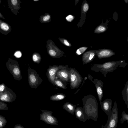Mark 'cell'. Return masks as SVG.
Segmentation results:
<instances>
[{"label": "cell", "mask_w": 128, "mask_h": 128, "mask_svg": "<svg viewBox=\"0 0 128 128\" xmlns=\"http://www.w3.org/2000/svg\"><path fill=\"white\" fill-rule=\"evenodd\" d=\"M42 113L40 114L41 120L48 124L58 125V122L56 118L52 116V111L41 110Z\"/></svg>", "instance_id": "7"}, {"label": "cell", "mask_w": 128, "mask_h": 128, "mask_svg": "<svg viewBox=\"0 0 128 128\" xmlns=\"http://www.w3.org/2000/svg\"><path fill=\"white\" fill-rule=\"evenodd\" d=\"M16 97V94L13 90L6 86L4 91L0 94V101L12 102L15 100Z\"/></svg>", "instance_id": "9"}, {"label": "cell", "mask_w": 128, "mask_h": 128, "mask_svg": "<svg viewBox=\"0 0 128 128\" xmlns=\"http://www.w3.org/2000/svg\"><path fill=\"white\" fill-rule=\"evenodd\" d=\"M66 20L69 22H71L74 19V16L72 15H70L67 16L66 18Z\"/></svg>", "instance_id": "31"}, {"label": "cell", "mask_w": 128, "mask_h": 128, "mask_svg": "<svg viewBox=\"0 0 128 128\" xmlns=\"http://www.w3.org/2000/svg\"><path fill=\"white\" fill-rule=\"evenodd\" d=\"M76 105L73 104L69 102H65L62 106V108L69 113L74 115Z\"/></svg>", "instance_id": "18"}, {"label": "cell", "mask_w": 128, "mask_h": 128, "mask_svg": "<svg viewBox=\"0 0 128 128\" xmlns=\"http://www.w3.org/2000/svg\"><path fill=\"white\" fill-rule=\"evenodd\" d=\"M66 97L65 94L63 93H58L51 96L50 99L53 101H58L64 99Z\"/></svg>", "instance_id": "20"}, {"label": "cell", "mask_w": 128, "mask_h": 128, "mask_svg": "<svg viewBox=\"0 0 128 128\" xmlns=\"http://www.w3.org/2000/svg\"><path fill=\"white\" fill-rule=\"evenodd\" d=\"M96 55V52L92 50L84 52L82 57V64L84 65L92 61Z\"/></svg>", "instance_id": "12"}, {"label": "cell", "mask_w": 128, "mask_h": 128, "mask_svg": "<svg viewBox=\"0 0 128 128\" xmlns=\"http://www.w3.org/2000/svg\"><path fill=\"white\" fill-rule=\"evenodd\" d=\"M68 67V65H60L57 66L54 65L53 66H50L48 68L46 75L49 81L53 85H55L54 81L56 78V74L59 70Z\"/></svg>", "instance_id": "8"}, {"label": "cell", "mask_w": 128, "mask_h": 128, "mask_svg": "<svg viewBox=\"0 0 128 128\" xmlns=\"http://www.w3.org/2000/svg\"><path fill=\"white\" fill-rule=\"evenodd\" d=\"M124 1H125V2L127 3H128V0H124Z\"/></svg>", "instance_id": "36"}, {"label": "cell", "mask_w": 128, "mask_h": 128, "mask_svg": "<svg viewBox=\"0 0 128 128\" xmlns=\"http://www.w3.org/2000/svg\"><path fill=\"white\" fill-rule=\"evenodd\" d=\"M69 70L70 88L72 90L77 88L81 84L83 78L75 68L70 67L69 68Z\"/></svg>", "instance_id": "5"}, {"label": "cell", "mask_w": 128, "mask_h": 128, "mask_svg": "<svg viewBox=\"0 0 128 128\" xmlns=\"http://www.w3.org/2000/svg\"><path fill=\"white\" fill-rule=\"evenodd\" d=\"M14 55L16 58H20L22 56L21 52L20 51L16 52L14 54Z\"/></svg>", "instance_id": "29"}, {"label": "cell", "mask_w": 128, "mask_h": 128, "mask_svg": "<svg viewBox=\"0 0 128 128\" xmlns=\"http://www.w3.org/2000/svg\"><path fill=\"white\" fill-rule=\"evenodd\" d=\"M96 55L99 59L109 58L115 54V53L111 50L102 49L96 51Z\"/></svg>", "instance_id": "15"}, {"label": "cell", "mask_w": 128, "mask_h": 128, "mask_svg": "<svg viewBox=\"0 0 128 128\" xmlns=\"http://www.w3.org/2000/svg\"><path fill=\"white\" fill-rule=\"evenodd\" d=\"M74 113L76 118L81 121L85 122L87 119L83 108L77 107L75 109Z\"/></svg>", "instance_id": "16"}, {"label": "cell", "mask_w": 128, "mask_h": 128, "mask_svg": "<svg viewBox=\"0 0 128 128\" xmlns=\"http://www.w3.org/2000/svg\"><path fill=\"white\" fill-rule=\"evenodd\" d=\"M108 119L106 124L102 125L101 128H116L118 120V113L117 103L115 102L112 111L108 116Z\"/></svg>", "instance_id": "4"}, {"label": "cell", "mask_w": 128, "mask_h": 128, "mask_svg": "<svg viewBox=\"0 0 128 128\" xmlns=\"http://www.w3.org/2000/svg\"><path fill=\"white\" fill-rule=\"evenodd\" d=\"M6 64L8 70L12 74L14 80L20 81L22 79L20 68L17 61L9 58Z\"/></svg>", "instance_id": "3"}, {"label": "cell", "mask_w": 128, "mask_h": 128, "mask_svg": "<svg viewBox=\"0 0 128 128\" xmlns=\"http://www.w3.org/2000/svg\"><path fill=\"white\" fill-rule=\"evenodd\" d=\"M14 128H24L20 124H17L14 126Z\"/></svg>", "instance_id": "33"}, {"label": "cell", "mask_w": 128, "mask_h": 128, "mask_svg": "<svg viewBox=\"0 0 128 128\" xmlns=\"http://www.w3.org/2000/svg\"><path fill=\"white\" fill-rule=\"evenodd\" d=\"M112 100L111 99L106 98L102 103L101 108L108 116L112 110Z\"/></svg>", "instance_id": "14"}, {"label": "cell", "mask_w": 128, "mask_h": 128, "mask_svg": "<svg viewBox=\"0 0 128 128\" xmlns=\"http://www.w3.org/2000/svg\"><path fill=\"white\" fill-rule=\"evenodd\" d=\"M88 79L90 80L95 85L101 107L102 101L103 96L102 88L104 83L101 80L97 79H94V80H93L92 77L91 75L88 74Z\"/></svg>", "instance_id": "10"}, {"label": "cell", "mask_w": 128, "mask_h": 128, "mask_svg": "<svg viewBox=\"0 0 128 128\" xmlns=\"http://www.w3.org/2000/svg\"><path fill=\"white\" fill-rule=\"evenodd\" d=\"M88 48L86 47H82L78 49L76 51V54L78 55H80L83 53Z\"/></svg>", "instance_id": "26"}, {"label": "cell", "mask_w": 128, "mask_h": 128, "mask_svg": "<svg viewBox=\"0 0 128 128\" xmlns=\"http://www.w3.org/2000/svg\"><path fill=\"white\" fill-rule=\"evenodd\" d=\"M8 8H10L11 12L16 15H17L18 12V10L20 8V0H8Z\"/></svg>", "instance_id": "13"}, {"label": "cell", "mask_w": 128, "mask_h": 128, "mask_svg": "<svg viewBox=\"0 0 128 128\" xmlns=\"http://www.w3.org/2000/svg\"><path fill=\"white\" fill-rule=\"evenodd\" d=\"M12 29L10 26L0 19V32L2 34L6 35L10 32Z\"/></svg>", "instance_id": "17"}, {"label": "cell", "mask_w": 128, "mask_h": 128, "mask_svg": "<svg viewBox=\"0 0 128 128\" xmlns=\"http://www.w3.org/2000/svg\"><path fill=\"white\" fill-rule=\"evenodd\" d=\"M64 44L67 46H69L70 44L68 41L66 40H64Z\"/></svg>", "instance_id": "34"}, {"label": "cell", "mask_w": 128, "mask_h": 128, "mask_svg": "<svg viewBox=\"0 0 128 128\" xmlns=\"http://www.w3.org/2000/svg\"><path fill=\"white\" fill-rule=\"evenodd\" d=\"M32 59L33 61L35 63L38 64H39L41 60L40 56L37 53H35L33 54Z\"/></svg>", "instance_id": "22"}, {"label": "cell", "mask_w": 128, "mask_h": 128, "mask_svg": "<svg viewBox=\"0 0 128 128\" xmlns=\"http://www.w3.org/2000/svg\"><path fill=\"white\" fill-rule=\"evenodd\" d=\"M128 63L124 60L110 61L103 64H94L92 65L90 70L96 72H100L104 76L106 77L107 74L113 72L118 67L124 68Z\"/></svg>", "instance_id": "2"}, {"label": "cell", "mask_w": 128, "mask_h": 128, "mask_svg": "<svg viewBox=\"0 0 128 128\" xmlns=\"http://www.w3.org/2000/svg\"><path fill=\"white\" fill-rule=\"evenodd\" d=\"M8 109L7 104L4 102L0 101V110H7Z\"/></svg>", "instance_id": "27"}, {"label": "cell", "mask_w": 128, "mask_h": 128, "mask_svg": "<svg viewBox=\"0 0 128 128\" xmlns=\"http://www.w3.org/2000/svg\"><path fill=\"white\" fill-rule=\"evenodd\" d=\"M122 94L123 99L127 107L128 108V81H127L125 86L122 90Z\"/></svg>", "instance_id": "19"}, {"label": "cell", "mask_w": 128, "mask_h": 128, "mask_svg": "<svg viewBox=\"0 0 128 128\" xmlns=\"http://www.w3.org/2000/svg\"><path fill=\"white\" fill-rule=\"evenodd\" d=\"M89 6L88 4L86 3H84L83 6V10L84 12H86L88 10Z\"/></svg>", "instance_id": "30"}, {"label": "cell", "mask_w": 128, "mask_h": 128, "mask_svg": "<svg viewBox=\"0 0 128 128\" xmlns=\"http://www.w3.org/2000/svg\"><path fill=\"white\" fill-rule=\"evenodd\" d=\"M122 118L120 120V122L122 124L124 121L126 120L128 123V114L125 112V111H123L122 114Z\"/></svg>", "instance_id": "23"}, {"label": "cell", "mask_w": 128, "mask_h": 128, "mask_svg": "<svg viewBox=\"0 0 128 128\" xmlns=\"http://www.w3.org/2000/svg\"><path fill=\"white\" fill-rule=\"evenodd\" d=\"M50 16L48 15L44 16L43 18V20L44 21H46L49 20L50 18Z\"/></svg>", "instance_id": "32"}, {"label": "cell", "mask_w": 128, "mask_h": 128, "mask_svg": "<svg viewBox=\"0 0 128 128\" xmlns=\"http://www.w3.org/2000/svg\"><path fill=\"white\" fill-rule=\"evenodd\" d=\"M70 75L69 68L68 67L59 70L56 73V77L67 83L69 81Z\"/></svg>", "instance_id": "11"}, {"label": "cell", "mask_w": 128, "mask_h": 128, "mask_svg": "<svg viewBox=\"0 0 128 128\" xmlns=\"http://www.w3.org/2000/svg\"><path fill=\"white\" fill-rule=\"evenodd\" d=\"M6 86L4 83L0 84V94H2L4 91Z\"/></svg>", "instance_id": "28"}, {"label": "cell", "mask_w": 128, "mask_h": 128, "mask_svg": "<svg viewBox=\"0 0 128 128\" xmlns=\"http://www.w3.org/2000/svg\"><path fill=\"white\" fill-rule=\"evenodd\" d=\"M7 121L5 117L0 114V128H3L6 126Z\"/></svg>", "instance_id": "24"}, {"label": "cell", "mask_w": 128, "mask_h": 128, "mask_svg": "<svg viewBox=\"0 0 128 128\" xmlns=\"http://www.w3.org/2000/svg\"><path fill=\"white\" fill-rule=\"evenodd\" d=\"M66 83L65 82H62L56 77L54 81V84L55 85L58 87L64 89L67 88V84H65V83Z\"/></svg>", "instance_id": "21"}, {"label": "cell", "mask_w": 128, "mask_h": 128, "mask_svg": "<svg viewBox=\"0 0 128 128\" xmlns=\"http://www.w3.org/2000/svg\"><path fill=\"white\" fill-rule=\"evenodd\" d=\"M0 18H3V19H5V18L2 15V14L0 12Z\"/></svg>", "instance_id": "35"}, {"label": "cell", "mask_w": 128, "mask_h": 128, "mask_svg": "<svg viewBox=\"0 0 128 128\" xmlns=\"http://www.w3.org/2000/svg\"><path fill=\"white\" fill-rule=\"evenodd\" d=\"M82 101V108L87 119H90L96 121L98 117V104L95 96L90 94L85 96Z\"/></svg>", "instance_id": "1"}, {"label": "cell", "mask_w": 128, "mask_h": 128, "mask_svg": "<svg viewBox=\"0 0 128 128\" xmlns=\"http://www.w3.org/2000/svg\"><path fill=\"white\" fill-rule=\"evenodd\" d=\"M0 3H1V0H0Z\"/></svg>", "instance_id": "37"}, {"label": "cell", "mask_w": 128, "mask_h": 128, "mask_svg": "<svg viewBox=\"0 0 128 128\" xmlns=\"http://www.w3.org/2000/svg\"><path fill=\"white\" fill-rule=\"evenodd\" d=\"M28 72L29 85L32 88H36L41 84L42 80L37 72L30 68H28Z\"/></svg>", "instance_id": "6"}, {"label": "cell", "mask_w": 128, "mask_h": 128, "mask_svg": "<svg viewBox=\"0 0 128 128\" xmlns=\"http://www.w3.org/2000/svg\"><path fill=\"white\" fill-rule=\"evenodd\" d=\"M106 30V28L103 26H100L97 27L95 30L94 32L99 33L105 32Z\"/></svg>", "instance_id": "25"}]
</instances>
